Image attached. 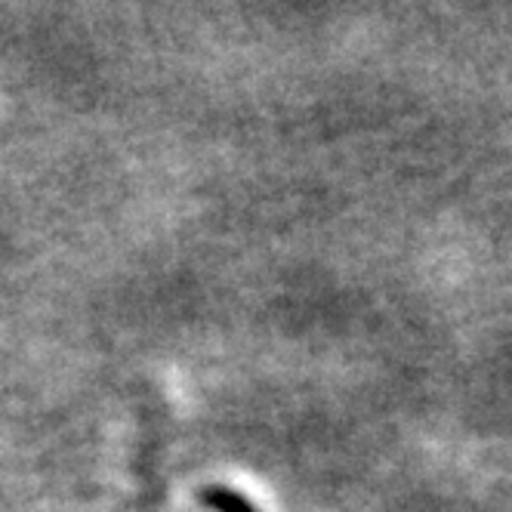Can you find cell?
I'll return each instance as SVG.
<instances>
[{"label": "cell", "instance_id": "obj_1", "mask_svg": "<svg viewBox=\"0 0 512 512\" xmlns=\"http://www.w3.org/2000/svg\"><path fill=\"white\" fill-rule=\"evenodd\" d=\"M210 503L219 506L223 512H253V506L247 500H241L238 494H229V491H210Z\"/></svg>", "mask_w": 512, "mask_h": 512}]
</instances>
